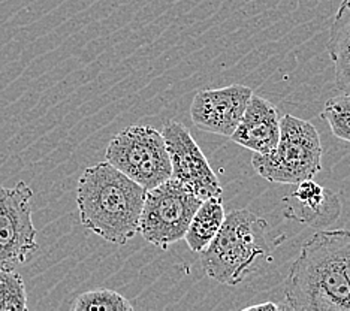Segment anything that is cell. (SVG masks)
Masks as SVG:
<instances>
[{"label": "cell", "mask_w": 350, "mask_h": 311, "mask_svg": "<svg viewBox=\"0 0 350 311\" xmlns=\"http://www.w3.org/2000/svg\"><path fill=\"white\" fill-rule=\"evenodd\" d=\"M284 298L295 311H350V284L334 232L321 229L292 262Z\"/></svg>", "instance_id": "2"}, {"label": "cell", "mask_w": 350, "mask_h": 311, "mask_svg": "<svg viewBox=\"0 0 350 311\" xmlns=\"http://www.w3.org/2000/svg\"><path fill=\"white\" fill-rule=\"evenodd\" d=\"M252 94L250 87L243 84L201 90L193 98L190 117L201 131L230 138L247 108Z\"/></svg>", "instance_id": "9"}, {"label": "cell", "mask_w": 350, "mask_h": 311, "mask_svg": "<svg viewBox=\"0 0 350 311\" xmlns=\"http://www.w3.org/2000/svg\"><path fill=\"white\" fill-rule=\"evenodd\" d=\"M107 162L146 190L172 177V167L162 131L151 126H129L109 141Z\"/></svg>", "instance_id": "5"}, {"label": "cell", "mask_w": 350, "mask_h": 311, "mask_svg": "<svg viewBox=\"0 0 350 311\" xmlns=\"http://www.w3.org/2000/svg\"><path fill=\"white\" fill-rule=\"evenodd\" d=\"M278 138L280 117L277 108L265 98L253 93L230 139L253 153L265 154L277 146Z\"/></svg>", "instance_id": "11"}, {"label": "cell", "mask_w": 350, "mask_h": 311, "mask_svg": "<svg viewBox=\"0 0 350 311\" xmlns=\"http://www.w3.org/2000/svg\"><path fill=\"white\" fill-rule=\"evenodd\" d=\"M295 186L292 195L283 199L286 219L310 228H328L340 219L341 202L336 191L317 185L313 178Z\"/></svg>", "instance_id": "10"}, {"label": "cell", "mask_w": 350, "mask_h": 311, "mask_svg": "<svg viewBox=\"0 0 350 311\" xmlns=\"http://www.w3.org/2000/svg\"><path fill=\"white\" fill-rule=\"evenodd\" d=\"M33 190L25 181L0 186V269H15L39 249L31 220Z\"/></svg>", "instance_id": "7"}, {"label": "cell", "mask_w": 350, "mask_h": 311, "mask_svg": "<svg viewBox=\"0 0 350 311\" xmlns=\"http://www.w3.org/2000/svg\"><path fill=\"white\" fill-rule=\"evenodd\" d=\"M244 311H260V310H269V311H278V310H289L288 306H282V304H277V302L273 301H267V302H262V304H253L243 308Z\"/></svg>", "instance_id": "18"}, {"label": "cell", "mask_w": 350, "mask_h": 311, "mask_svg": "<svg viewBox=\"0 0 350 311\" xmlns=\"http://www.w3.org/2000/svg\"><path fill=\"white\" fill-rule=\"evenodd\" d=\"M252 166L259 177L278 185H298L322 170V144L316 127L299 117L280 118V138L265 154L253 153Z\"/></svg>", "instance_id": "4"}, {"label": "cell", "mask_w": 350, "mask_h": 311, "mask_svg": "<svg viewBox=\"0 0 350 311\" xmlns=\"http://www.w3.org/2000/svg\"><path fill=\"white\" fill-rule=\"evenodd\" d=\"M74 311H132L133 306L123 295L111 289H96L78 295L74 304Z\"/></svg>", "instance_id": "14"}, {"label": "cell", "mask_w": 350, "mask_h": 311, "mask_svg": "<svg viewBox=\"0 0 350 311\" xmlns=\"http://www.w3.org/2000/svg\"><path fill=\"white\" fill-rule=\"evenodd\" d=\"M162 135L170 154L172 178L178 180L201 199L220 196L221 186L217 175L187 127L170 120L165 123Z\"/></svg>", "instance_id": "8"}, {"label": "cell", "mask_w": 350, "mask_h": 311, "mask_svg": "<svg viewBox=\"0 0 350 311\" xmlns=\"http://www.w3.org/2000/svg\"><path fill=\"white\" fill-rule=\"evenodd\" d=\"M332 232H334V238H336V244H337L341 262H343L345 274L350 284V230L332 229Z\"/></svg>", "instance_id": "17"}, {"label": "cell", "mask_w": 350, "mask_h": 311, "mask_svg": "<svg viewBox=\"0 0 350 311\" xmlns=\"http://www.w3.org/2000/svg\"><path fill=\"white\" fill-rule=\"evenodd\" d=\"M27 292L15 269H0V311H26Z\"/></svg>", "instance_id": "15"}, {"label": "cell", "mask_w": 350, "mask_h": 311, "mask_svg": "<svg viewBox=\"0 0 350 311\" xmlns=\"http://www.w3.org/2000/svg\"><path fill=\"white\" fill-rule=\"evenodd\" d=\"M321 117L329 124L334 137L350 142V94L340 93L326 100Z\"/></svg>", "instance_id": "16"}, {"label": "cell", "mask_w": 350, "mask_h": 311, "mask_svg": "<svg viewBox=\"0 0 350 311\" xmlns=\"http://www.w3.org/2000/svg\"><path fill=\"white\" fill-rule=\"evenodd\" d=\"M268 221L249 210L226 214L224 225L213 241L200 253L206 277L237 286L253 273L260 258L271 260Z\"/></svg>", "instance_id": "3"}, {"label": "cell", "mask_w": 350, "mask_h": 311, "mask_svg": "<svg viewBox=\"0 0 350 311\" xmlns=\"http://www.w3.org/2000/svg\"><path fill=\"white\" fill-rule=\"evenodd\" d=\"M202 201L171 177L147 190L139 217V234L147 243L166 250L185 238L190 220Z\"/></svg>", "instance_id": "6"}, {"label": "cell", "mask_w": 350, "mask_h": 311, "mask_svg": "<svg viewBox=\"0 0 350 311\" xmlns=\"http://www.w3.org/2000/svg\"><path fill=\"white\" fill-rule=\"evenodd\" d=\"M226 217L221 196L206 198L198 206L190 225L186 230V239L189 249L193 253H201L217 235Z\"/></svg>", "instance_id": "13"}, {"label": "cell", "mask_w": 350, "mask_h": 311, "mask_svg": "<svg viewBox=\"0 0 350 311\" xmlns=\"http://www.w3.org/2000/svg\"><path fill=\"white\" fill-rule=\"evenodd\" d=\"M326 50L334 63L337 92L350 94V0H341L331 24Z\"/></svg>", "instance_id": "12"}, {"label": "cell", "mask_w": 350, "mask_h": 311, "mask_svg": "<svg viewBox=\"0 0 350 311\" xmlns=\"http://www.w3.org/2000/svg\"><path fill=\"white\" fill-rule=\"evenodd\" d=\"M146 193L109 162L85 167L77 186L81 225L108 243L124 245L139 234Z\"/></svg>", "instance_id": "1"}]
</instances>
